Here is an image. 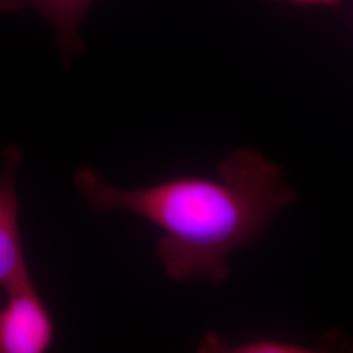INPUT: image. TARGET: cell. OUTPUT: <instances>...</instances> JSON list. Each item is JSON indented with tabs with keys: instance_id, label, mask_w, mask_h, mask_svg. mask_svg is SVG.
Returning a JSON list of instances; mask_svg holds the SVG:
<instances>
[{
	"instance_id": "cell-2",
	"label": "cell",
	"mask_w": 353,
	"mask_h": 353,
	"mask_svg": "<svg viewBox=\"0 0 353 353\" xmlns=\"http://www.w3.org/2000/svg\"><path fill=\"white\" fill-rule=\"evenodd\" d=\"M0 309V353H43L55 339V322L32 274L4 288Z\"/></svg>"
},
{
	"instance_id": "cell-5",
	"label": "cell",
	"mask_w": 353,
	"mask_h": 353,
	"mask_svg": "<svg viewBox=\"0 0 353 353\" xmlns=\"http://www.w3.org/2000/svg\"><path fill=\"white\" fill-rule=\"evenodd\" d=\"M201 352L211 353H309L314 352L310 347H306L296 341L259 338L241 343H228L216 334L204 336L201 344Z\"/></svg>"
},
{
	"instance_id": "cell-6",
	"label": "cell",
	"mask_w": 353,
	"mask_h": 353,
	"mask_svg": "<svg viewBox=\"0 0 353 353\" xmlns=\"http://www.w3.org/2000/svg\"><path fill=\"white\" fill-rule=\"evenodd\" d=\"M299 6H335L341 0H283Z\"/></svg>"
},
{
	"instance_id": "cell-1",
	"label": "cell",
	"mask_w": 353,
	"mask_h": 353,
	"mask_svg": "<svg viewBox=\"0 0 353 353\" xmlns=\"http://www.w3.org/2000/svg\"><path fill=\"white\" fill-rule=\"evenodd\" d=\"M77 192L99 214L128 211L163 232L157 255L170 280L223 285L228 258L250 245L296 202L284 172L259 152L233 151L214 176H172L141 189H119L92 168L74 176Z\"/></svg>"
},
{
	"instance_id": "cell-3",
	"label": "cell",
	"mask_w": 353,
	"mask_h": 353,
	"mask_svg": "<svg viewBox=\"0 0 353 353\" xmlns=\"http://www.w3.org/2000/svg\"><path fill=\"white\" fill-rule=\"evenodd\" d=\"M23 150L10 145L3 151L0 172V287L30 274L23 248L19 224L17 174L23 161Z\"/></svg>"
},
{
	"instance_id": "cell-4",
	"label": "cell",
	"mask_w": 353,
	"mask_h": 353,
	"mask_svg": "<svg viewBox=\"0 0 353 353\" xmlns=\"http://www.w3.org/2000/svg\"><path fill=\"white\" fill-rule=\"evenodd\" d=\"M94 0H0V12H20L26 8L42 13L55 30L57 46L68 63L71 57L84 50L79 26Z\"/></svg>"
}]
</instances>
